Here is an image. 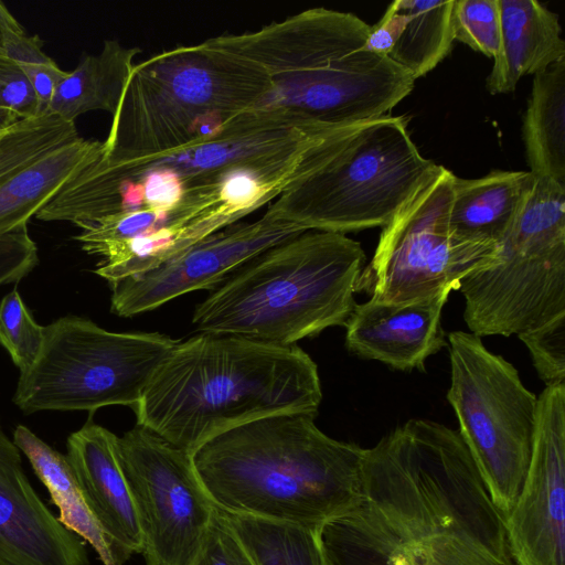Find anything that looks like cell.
<instances>
[{
	"mask_svg": "<svg viewBox=\"0 0 565 565\" xmlns=\"http://www.w3.org/2000/svg\"><path fill=\"white\" fill-rule=\"evenodd\" d=\"M303 232L267 211L254 222L232 224L153 269L109 282L111 311L134 317L188 292L213 290L256 255Z\"/></svg>",
	"mask_w": 565,
	"mask_h": 565,
	"instance_id": "cell-13",
	"label": "cell"
},
{
	"mask_svg": "<svg viewBox=\"0 0 565 565\" xmlns=\"http://www.w3.org/2000/svg\"><path fill=\"white\" fill-rule=\"evenodd\" d=\"M103 152V141L82 137L41 156L0 185V235L28 227L82 169Z\"/></svg>",
	"mask_w": 565,
	"mask_h": 565,
	"instance_id": "cell-20",
	"label": "cell"
},
{
	"mask_svg": "<svg viewBox=\"0 0 565 565\" xmlns=\"http://www.w3.org/2000/svg\"><path fill=\"white\" fill-rule=\"evenodd\" d=\"M266 74L212 38L136 63L103 141L117 160L149 159L215 135L269 92Z\"/></svg>",
	"mask_w": 565,
	"mask_h": 565,
	"instance_id": "cell-6",
	"label": "cell"
},
{
	"mask_svg": "<svg viewBox=\"0 0 565 565\" xmlns=\"http://www.w3.org/2000/svg\"><path fill=\"white\" fill-rule=\"evenodd\" d=\"M320 536L330 565H516L459 431L430 419L364 448L359 499Z\"/></svg>",
	"mask_w": 565,
	"mask_h": 565,
	"instance_id": "cell-1",
	"label": "cell"
},
{
	"mask_svg": "<svg viewBox=\"0 0 565 565\" xmlns=\"http://www.w3.org/2000/svg\"><path fill=\"white\" fill-rule=\"evenodd\" d=\"M315 416L281 413L227 430L192 454L217 510L320 529L360 494L364 448L321 431Z\"/></svg>",
	"mask_w": 565,
	"mask_h": 565,
	"instance_id": "cell-4",
	"label": "cell"
},
{
	"mask_svg": "<svg viewBox=\"0 0 565 565\" xmlns=\"http://www.w3.org/2000/svg\"><path fill=\"white\" fill-rule=\"evenodd\" d=\"M407 22L388 57L414 79L434 70L451 51L454 0H397Z\"/></svg>",
	"mask_w": 565,
	"mask_h": 565,
	"instance_id": "cell-25",
	"label": "cell"
},
{
	"mask_svg": "<svg viewBox=\"0 0 565 565\" xmlns=\"http://www.w3.org/2000/svg\"><path fill=\"white\" fill-rule=\"evenodd\" d=\"M190 565H254L216 509L201 547Z\"/></svg>",
	"mask_w": 565,
	"mask_h": 565,
	"instance_id": "cell-32",
	"label": "cell"
},
{
	"mask_svg": "<svg viewBox=\"0 0 565 565\" xmlns=\"http://www.w3.org/2000/svg\"><path fill=\"white\" fill-rule=\"evenodd\" d=\"M450 386L447 399L459 434L503 519L522 489L531 460L537 397L518 370L466 331L448 335Z\"/></svg>",
	"mask_w": 565,
	"mask_h": 565,
	"instance_id": "cell-10",
	"label": "cell"
},
{
	"mask_svg": "<svg viewBox=\"0 0 565 565\" xmlns=\"http://www.w3.org/2000/svg\"><path fill=\"white\" fill-rule=\"evenodd\" d=\"M455 174L436 166L427 180L382 227L356 292L370 299L402 303L446 289L489 263L498 247L459 238L449 225Z\"/></svg>",
	"mask_w": 565,
	"mask_h": 565,
	"instance_id": "cell-11",
	"label": "cell"
},
{
	"mask_svg": "<svg viewBox=\"0 0 565 565\" xmlns=\"http://www.w3.org/2000/svg\"><path fill=\"white\" fill-rule=\"evenodd\" d=\"M13 441L46 487L58 509V521L89 543L103 565H125L128 558L110 542L92 513L66 455L52 448L23 425L17 426Z\"/></svg>",
	"mask_w": 565,
	"mask_h": 565,
	"instance_id": "cell-21",
	"label": "cell"
},
{
	"mask_svg": "<svg viewBox=\"0 0 565 565\" xmlns=\"http://www.w3.org/2000/svg\"><path fill=\"white\" fill-rule=\"evenodd\" d=\"M117 449L146 565H190L216 511L192 455L138 424L118 437Z\"/></svg>",
	"mask_w": 565,
	"mask_h": 565,
	"instance_id": "cell-12",
	"label": "cell"
},
{
	"mask_svg": "<svg viewBox=\"0 0 565 565\" xmlns=\"http://www.w3.org/2000/svg\"><path fill=\"white\" fill-rule=\"evenodd\" d=\"M40 115L39 99L31 83L0 46V122L8 128Z\"/></svg>",
	"mask_w": 565,
	"mask_h": 565,
	"instance_id": "cell-31",
	"label": "cell"
},
{
	"mask_svg": "<svg viewBox=\"0 0 565 565\" xmlns=\"http://www.w3.org/2000/svg\"><path fill=\"white\" fill-rule=\"evenodd\" d=\"M407 124L384 115L326 134L313 168L266 211L306 231L383 227L437 166L419 153Z\"/></svg>",
	"mask_w": 565,
	"mask_h": 565,
	"instance_id": "cell-7",
	"label": "cell"
},
{
	"mask_svg": "<svg viewBox=\"0 0 565 565\" xmlns=\"http://www.w3.org/2000/svg\"><path fill=\"white\" fill-rule=\"evenodd\" d=\"M0 422V565H89L83 541L43 503Z\"/></svg>",
	"mask_w": 565,
	"mask_h": 565,
	"instance_id": "cell-15",
	"label": "cell"
},
{
	"mask_svg": "<svg viewBox=\"0 0 565 565\" xmlns=\"http://www.w3.org/2000/svg\"><path fill=\"white\" fill-rule=\"evenodd\" d=\"M38 263V248L28 227L0 235V286L19 281Z\"/></svg>",
	"mask_w": 565,
	"mask_h": 565,
	"instance_id": "cell-33",
	"label": "cell"
},
{
	"mask_svg": "<svg viewBox=\"0 0 565 565\" xmlns=\"http://www.w3.org/2000/svg\"><path fill=\"white\" fill-rule=\"evenodd\" d=\"M218 511L254 565H330L321 527Z\"/></svg>",
	"mask_w": 565,
	"mask_h": 565,
	"instance_id": "cell-24",
	"label": "cell"
},
{
	"mask_svg": "<svg viewBox=\"0 0 565 565\" xmlns=\"http://www.w3.org/2000/svg\"><path fill=\"white\" fill-rule=\"evenodd\" d=\"M370 31L353 13L311 8L212 39L266 74L270 89L249 111L330 132L386 115L414 88L409 73L365 49Z\"/></svg>",
	"mask_w": 565,
	"mask_h": 565,
	"instance_id": "cell-3",
	"label": "cell"
},
{
	"mask_svg": "<svg viewBox=\"0 0 565 565\" xmlns=\"http://www.w3.org/2000/svg\"><path fill=\"white\" fill-rule=\"evenodd\" d=\"M8 128H9V127H8ZM8 128H6V129H3V130H0V140L2 139V137H3V135L6 134V131H7V129H8Z\"/></svg>",
	"mask_w": 565,
	"mask_h": 565,
	"instance_id": "cell-36",
	"label": "cell"
},
{
	"mask_svg": "<svg viewBox=\"0 0 565 565\" xmlns=\"http://www.w3.org/2000/svg\"><path fill=\"white\" fill-rule=\"evenodd\" d=\"M518 337L545 386L565 385V312Z\"/></svg>",
	"mask_w": 565,
	"mask_h": 565,
	"instance_id": "cell-30",
	"label": "cell"
},
{
	"mask_svg": "<svg viewBox=\"0 0 565 565\" xmlns=\"http://www.w3.org/2000/svg\"><path fill=\"white\" fill-rule=\"evenodd\" d=\"M140 53L138 46H124L116 40L105 41L98 54L85 55L73 71L65 72L49 111L70 122L93 110L113 115Z\"/></svg>",
	"mask_w": 565,
	"mask_h": 565,
	"instance_id": "cell-22",
	"label": "cell"
},
{
	"mask_svg": "<svg viewBox=\"0 0 565 565\" xmlns=\"http://www.w3.org/2000/svg\"><path fill=\"white\" fill-rule=\"evenodd\" d=\"M522 139L530 172L565 186V58L534 75Z\"/></svg>",
	"mask_w": 565,
	"mask_h": 565,
	"instance_id": "cell-23",
	"label": "cell"
},
{
	"mask_svg": "<svg viewBox=\"0 0 565 565\" xmlns=\"http://www.w3.org/2000/svg\"><path fill=\"white\" fill-rule=\"evenodd\" d=\"M107 428L87 422L67 438L66 457L87 504L103 531L128 559L142 553V537L131 493Z\"/></svg>",
	"mask_w": 565,
	"mask_h": 565,
	"instance_id": "cell-17",
	"label": "cell"
},
{
	"mask_svg": "<svg viewBox=\"0 0 565 565\" xmlns=\"http://www.w3.org/2000/svg\"><path fill=\"white\" fill-rule=\"evenodd\" d=\"M44 341L40 326L25 307L17 289L0 301V344L8 351L20 373L28 371L39 356Z\"/></svg>",
	"mask_w": 565,
	"mask_h": 565,
	"instance_id": "cell-28",
	"label": "cell"
},
{
	"mask_svg": "<svg viewBox=\"0 0 565 565\" xmlns=\"http://www.w3.org/2000/svg\"><path fill=\"white\" fill-rule=\"evenodd\" d=\"M535 183L530 171L494 170L478 179L455 177L449 225L461 239L498 247Z\"/></svg>",
	"mask_w": 565,
	"mask_h": 565,
	"instance_id": "cell-19",
	"label": "cell"
},
{
	"mask_svg": "<svg viewBox=\"0 0 565 565\" xmlns=\"http://www.w3.org/2000/svg\"><path fill=\"white\" fill-rule=\"evenodd\" d=\"M1 47L31 83L39 99L40 114H50L52 97L66 71L44 53L43 41L38 35H28L22 26L8 30Z\"/></svg>",
	"mask_w": 565,
	"mask_h": 565,
	"instance_id": "cell-27",
	"label": "cell"
},
{
	"mask_svg": "<svg viewBox=\"0 0 565 565\" xmlns=\"http://www.w3.org/2000/svg\"><path fill=\"white\" fill-rule=\"evenodd\" d=\"M78 137L74 122L51 113L10 126L0 140V185L41 156Z\"/></svg>",
	"mask_w": 565,
	"mask_h": 565,
	"instance_id": "cell-26",
	"label": "cell"
},
{
	"mask_svg": "<svg viewBox=\"0 0 565 565\" xmlns=\"http://www.w3.org/2000/svg\"><path fill=\"white\" fill-rule=\"evenodd\" d=\"M463 319L478 337L521 334L565 312V186L535 183L494 257L465 275Z\"/></svg>",
	"mask_w": 565,
	"mask_h": 565,
	"instance_id": "cell-8",
	"label": "cell"
},
{
	"mask_svg": "<svg viewBox=\"0 0 565 565\" xmlns=\"http://www.w3.org/2000/svg\"><path fill=\"white\" fill-rule=\"evenodd\" d=\"M318 367L298 345L199 332L177 342L147 383L137 424L193 454L213 436L281 413L317 416Z\"/></svg>",
	"mask_w": 565,
	"mask_h": 565,
	"instance_id": "cell-2",
	"label": "cell"
},
{
	"mask_svg": "<svg viewBox=\"0 0 565 565\" xmlns=\"http://www.w3.org/2000/svg\"><path fill=\"white\" fill-rule=\"evenodd\" d=\"M454 39L472 50L495 57L500 49L499 0H454Z\"/></svg>",
	"mask_w": 565,
	"mask_h": 565,
	"instance_id": "cell-29",
	"label": "cell"
},
{
	"mask_svg": "<svg viewBox=\"0 0 565 565\" xmlns=\"http://www.w3.org/2000/svg\"><path fill=\"white\" fill-rule=\"evenodd\" d=\"M178 341L159 332H114L77 316L44 327L38 359L20 373L13 401L26 414L136 409L152 374Z\"/></svg>",
	"mask_w": 565,
	"mask_h": 565,
	"instance_id": "cell-9",
	"label": "cell"
},
{
	"mask_svg": "<svg viewBox=\"0 0 565 565\" xmlns=\"http://www.w3.org/2000/svg\"><path fill=\"white\" fill-rule=\"evenodd\" d=\"M406 22L407 15L401 9L398 1H393L382 19L371 26L365 49L374 54L388 57Z\"/></svg>",
	"mask_w": 565,
	"mask_h": 565,
	"instance_id": "cell-34",
	"label": "cell"
},
{
	"mask_svg": "<svg viewBox=\"0 0 565 565\" xmlns=\"http://www.w3.org/2000/svg\"><path fill=\"white\" fill-rule=\"evenodd\" d=\"M500 49L486 88L513 92L519 81L539 74L565 58L558 15L535 0H499Z\"/></svg>",
	"mask_w": 565,
	"mask_h": 565,
	"instance_id": "cell-18",
	"label": "cell"
},
{
	"mask_svg": "<svg viewBox=\"0 0 565 565\" xmlns=\"http://www.w3.org/2000/svg\"><path fill=\"white\" fill-rule=\"evenodd\" d=\"M504 525L516 565H565V385L537 397L530 465Z\"/></svg>",
	"mask_w": 565,
	"mask_h": 565,
	"instance_id": "cell-14",
	"label": "cell"
},
{
	"mask_svg": "<svg viewBox=\"0 0 565 565\" xmlns=\"http://www.w3.org/2000/svg\"><path fill=\"white\" fill-rule=\"evenodd\" d=\"M3 129H6V128H4V127L2 126V124L0 122V130H3Z\"/></svg>",
	"mask_w": 565,
	"mask_h": 565,
	"instance_id": "cell-37",
	"label": "cell"
},
{
	"mask_svg": "<svg viewBox=\"0 0 565 565\" xmlns=\"http://www.w3.org/2000/svg\"><path fill=\"white\" fill-rule=\"evenodd\" d=\"M451 291L402 303H358L345 326L347 349L395 370H424L426 360L447 344L441 312Z\"/></svg>",
	"mask_w": 565,
	"mask_h": 565,
	"instance_id": "cell-16",
	"label": "cell"
},
{
	"mask_svg": "<svg viewBox=\"0 0 565 565\" xmlns=\"http://www.w3.org/2000/svg\"><path fill=\"white\" fill-rule=\"evenodd\" d=\"M21 26L7 7L0 2V46L6 32L10 29Z\"/></svg>",
	"mask_w": 565,
	"mask_h": 565,
	"instance_id": "cell-35",
	"label": "cell"
},
{
	"mask_svg": "<svg viewBox=\"0 0 565 565\" xmlns=\"http://www.w3.org/2000/svg\"><path fill=\"white\" fill-rule=\"evenodd\" d=\"M366 256L345 234L306 231L232 273L195 307L199 332L292 345L353 313Z\"/></svg>",
	"mask_w": 565,
	"mask_h": 565,
	"instance_id": "cell-5",
	"label": "cell"
}]
</instances>
